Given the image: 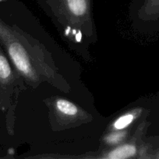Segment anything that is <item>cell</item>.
I'll use <instances>...</instances> for the list:
<instances>
[{
    "label": "cell",
    "instance_id": "5",
    "mask_svg": "<svg viewBox=\"0 0 159 159\" xmlns=\"http://www.w3.org/2000/svg\"><path fill=\"white\" fill-rule=\"evenodd\" d=\"M56 107L61 113L69 116H74L77 113V108L74 104L65 99H59L56 102Z\"/></svg>",
    "mask_w": 159,
    "mask_h": 159
},
{
    "label": "cell",
    "instance_id": "6",
    "mask_svg": "<svg viewBox=\"0 0 159 159\" xmlns=\"http://www.w3.org/2000/svg\"><path fill=\"white\" fill-rule=\"evenodd\" d=\"M134 119V116L132 114H126L124 116L118 118L114 124V127L118 130L126 128L127 126H129L132 122Z\"/></svg>",
    "mask_w": 159,
    "mask_h": 159
},
{
    "label": "cell",
    "instance_id": "4",
    "mask_svg": "<svg viewBox=\"0 0 159 159\" xmlns=\"http://www.w3.org/2000/svg\"><path fill=\"white\" fill-rule=\"evenodd\" d=\"M12 75L10 65L7 59L0 53V82L6 83Z\"/></svg>",
    "mask_w": 159,
    "mask_h": 159
},
{
    "label": "cell",
    "instance_id": "7",
    "mask_svg": "<svg viewBox=\"0 0 159 159\" xmlns=\"http://www.w3.org/2000/svg\"><path fill=\"white\" fill-rule=\"evenodd\" d=\"M123 138V134H115L109 135V136L106 138V141H107L108 143H110V144H115V143L121 141V139Z\"/></svg>",
    "mask_w": 159,
    "mask_h": 159
},
{
    "label": "cell",
    "instance_id": "3",
    "mask_svg": "<svg viewBox=\"0 0 159 159\" xmlns=\"http://www.w3.org/2000/svg\"><path fill=\"white\" fill-rule=\"evenodd\" d=\"M66 3L70 12L76 16L87 12V0H66Z\"/></svg>",
    "mask_w": 159,
    "mask_h": 159
},
{
    "label": "cell",
    "instance_id": "8",
    "mask_svg": "<svg viewBox=\"0 0 159 159\" xmlns=\"http://www.w3.org/2000/svg\"><path fill=\"white\" fill-rule=\"evenodd\" d=\"M147 5L155 12H159V0H147Z\"/></svg>",
    "mask_w": 159,
    "mask_h": 159
},
{
    "label": "cell",
    "instance_id": "1",
    "mask_svg": "<svg viewBox=\"0 0 159 159\" xmlns=\"http://www.w3.org/2000/svg\"><path fill=\"white\" fill-rule=\"evenodd\" d=\"M8 52L16 68L24 75H32L31 63L24 48L18 42H12L8 46Z\"/></svg>",
    "mask_w": 159,
    "mask_h": 159
},
{
    "label": "cell",
    "instance_id": "2",
    "mask_svg": "<svg viewBox=\"0 0 159 159\" xmlns=\"http://www.w3.org/2000/svg\"><path fill=\"white\" fill-rule=\"evenodd\" d=\"M136 153L137 149L133 145L125 144L112 151L108 155V158L111 159H125L134 156Z\"/></svg>",
    "mask_w": 159,
    "mask_h": 159
},
{
    "label": "cell",
    "instance_id": "9",
    "mask_svg": "<svg viewBox=\"0 0 159 159\" xmlns=\"http://www.w3.org/2000/svg\"><path fill=\"white\" fill-rule=\"evenodd\" d=\"M0 1H2V0H0Z\"/></svg>",
    "mask_w": 159,
    "mask_h": 159
}]
</instances>
